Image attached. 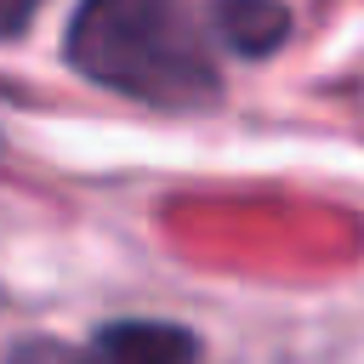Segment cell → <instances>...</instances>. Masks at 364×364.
I'll return each instance as SVG.
<instances>
[{
	"instance_id": "2",
	"label": "cell",
	"mask_w": 364,
	"mask_h": 364,
	"mask_svg": "<svg viewBox=\"0 0 364 364\" xmlns=\"http://www.w3.org/2000/svg\"><path fill=\"white\" fill-rule=\"evenodd\" d=\"M193 330L171 318H114L74 353V364H193Z\"/></svg>"
},
{
	"instance_id": "3",
	"label": "cell",
	"mask_w": 364,
	"mask_h": 364,
	"mask_svg": "<svg viewBox=\"0 0 364 364\" xmlns=\"http://www.w3.org/2000/svg\"><path fill=\"white\" fill-rule=\"evenodd\" d=\"M210 34L239 57H267L290 34V11L279 0H210Z\"/></svg>"
},
{
	"instance_id": "1",
	"label": "cell",
	"mask_w": 364,
	"mask_h": 364,
	"mask_svg": "<svg viewBox=\"0 0 364 364\" xmlns=\"http://www.w3.org/2000/svg\"><path fill=\"white\" fill-rule=\"evenodd\" d=\"M63 51L85 80L154 108H205L222 85L193 0H80Z\"/></svg>"
},
{
	"instance_id": "4",
	"label": "cell",
	"mask_w": 364,
	"mask_h": 364,
	"mask_svg": "<svg viewBox=\"0 0 364 364\" xmlns=\"http://www.w3.org/2000/svg\"><path fill=\"white\" fill-rule=\"evenodd\" d=\"M40 6H46V0H0V40H6V34H23Z\"/></svg>"
}]
</instances>
